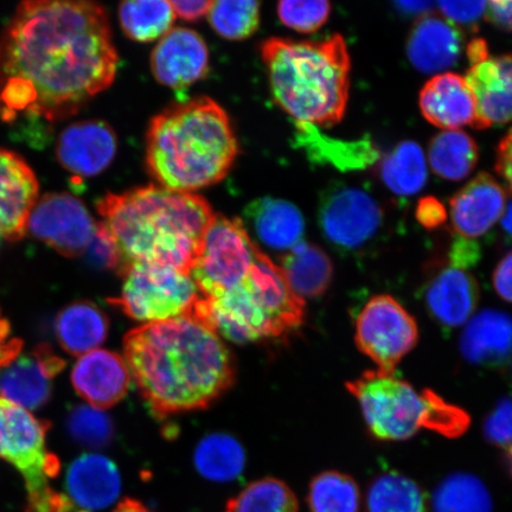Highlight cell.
<instances>
[{
  "instance_id": "obj_15",
  "label": "cell",
  "mask_w": 512,
  "mask_h": 512,
  "mask_svg": "<svg viewBox=\"0 0 512 512\" xmlns=\"http://www.w3.org/2000/svg\"><path fill=\"white\" fill-rule=\"evenodd\" d=\"M118 139L112 127L100 120H83L63 128L56 142V158L76 178L104 172L117 155Z\"/></svg>"
},
{
  "instance_id": "obj_7",
  "label": "cell",
  "mask_w": 512,
  "mask_h": 512,
  "mask_svg": "<svg viewBox=\"0 0 512 512\" xmlns=\"http://www.w3.org/2000/svg\"><path fill=\"white\" fill-rule=\"evenodd\" d=\"M347 389L360 405L369 432L381 441L408 440L422 430L457 438L470 426L464 409L431 389L419 392L395 373L369 370L347 383Z\"/></svg>"
},
{
  "instance_id": "obj_33",
  "label": "cell",
  "mask_w": 512,
  "mask_h": 512,
  "mask_svg": "<svg viewBox=\"0 0 512 512\" xmlns=\"http://www.w3.org/2000/svg\"><path fill=\"white\" fill-rule=\"evenodd\" d=\"M245 464V451L238 440L227 434L208 435L196 448V469L211 482H232L241 475Z\"/></svg>"
},
{
  "instance_id": "obj_25",
  "label": "cell",
  "mask_w": 512,
  "mask_h": 512,
  "mask_svg": "<svg viewBox=\"0 0 512 512\" xmlns=\"http://www.w3.org/2000/svg\"><path fill=\"white\" fill-rule=\"evenodd\" d=\"M67 491L70 501L85 511L111 507L121 491L118 467L100 454H83L69 467Z\"/></svg>"
},
{
  "instance_id": "obj_55",
  "label": "cell",
  "mask_w": 512,
  "mask_h": 512,
  "mask_svg": "<svg viewBox=\"0 0 512 512\" xmlns=\"http://www.w3.org/2000/svg\"><path fill=\"white\" fill-rule=\"evenodd\" d=\"M511 380H512V364H511Z\"/></svg>"
},
{
  "instance_id": "obj_54",
  "label": "cell",
  "mask_w": 512,
  "mask_h": 512,
  "mask_svg": "<svg viewBox=\"0 0 512 512\" xmlns=\"http://www.w3.org/2000/svg\"><path fill=\"white\" fill-rule=\"evenodd\" d=\"M505 460H507L508 469L512 477V451L505 452Z\"/></svg>"
},
{
  "instance_id": "obj_11",
  "label": "cell",
  "mask_w": 512,
  "mask_h": 512,
  "mask_svg": "<svg viewBox=\"0 0 512 512\" xmlns=\"http://www.w3.org/2000/svg\"><path fill=\"white\" fill-rule=\"evenodd\" d=\"M320 229L332 246L360 252L380 235L386 214L368 189L337 182L326 188L318 206Z\"/></svg>"
},
{
  "instance_id": "obj_30",
  "label": "cell",
  "mask_w": 512,
  "mask_h": 512,
  "mask_svg": "<svg viewBox=\"0 0 512 512\" xmlns=\"http://www.w3.org/2000/svg\"><path fill=\"white\" fill-rule=\"evenodd\" d=\"M364 507L366 512H430L431 499L415 480L390 471L371 480Z\"/></svg>"
},
{
  "instance_id": "obj_28",
  "label": "cell",
  "mask_w": 512,
  "mask_h": 512,
  "mask_svg": "<svg viewBox=\"0 0 512 512\" xmlns=\"http://www.w3.org/2000/svg\"><path fill=\"white\" fill-rule=\"evenodd\" d=\"M108 319L98 306L89 302L70 304L56 319V336L64 351L83 356L100 347L108 335Z\"/></svg>"
},
{
  "instance_id": "obj_16",
  "label": "cell",
  "mask_w": 512,
  "mask_h": 512,
  "mask_svg": "<svg viewBox=\"0 0 512 512\" xmlns=\"http://www.w3.org/2000/svg\"><path fill=\"white\" fill-rule=\"evenodd\" d=\"M151 70L160 85L174 89L194 85L209 72L207 43L194 30L171 29L152 51Z\"/></svg>"
},
{
  "instance_id": "obj_2",
  "label": "cell",
  "mask_w": 512,
  "mask_h": 512,
  "mask_svg": "<svg viewBox=\"0 0 512 512\" xmlns=\"http://www.w3.org/2000/svg\"><path fill=\"white\" fill-rule=\"evenodd\" d=\"M125 361L158 416L206 408L235 379L232 354L195 316L144 324L124 339Z\"/></svg>"
},
{
  "instance_id": "obj_27",
  "label": "cell",
  "mask_w": 512,
  "mask_h": 512,
  "mask_svg": "<svg viewBox=\"0 0 512 512\" xmlns=\"http://www.w3.org/2000/svg\"><path fill=\"white\" fill-rule=\"evenodd\" d=\"M245 214L256 236L267 247L288 252L303 242L304 216L291 202L260 198L249 204Z\"/></svg>"
},
{
  "instance_id": "obj_13",
  "label": "cell",
  "mask_w": 512,
  "mask_h": 512,
  "mask_svg": "<svg viewBox=\"0 0 512 512\" xmlns=\"http://www.w3.org/2000/svg\"><path fill=\"white\" fill-rule=\"evenodd\" d=\"M98 232V223L79 197L48 192L38 198L28 222V233L66 258L86 254Z\"/></svg>"
},
{
  "instance_id": "obj_14",
  "label": "cell",
  "mask_w": 512,
  "mask_h": 512,
  "mask_svg": "<svg viewBox=\"0 0 512 512\" xmlns=\"http://www.w3.org/2000/svg\"><path fill=\"white\" fill-rule=\"evenodd\" d=\"M38 198L40 182L27 160L0 147V248L25 238Z\"/></svg>"
},
{
  "instance_id": "obj_6",
  "label": "cell",
  "mask_w": 512,
  "mask_h": 512,
  "mask_svg": "<svg viewBox=\"0 0 512 512\" xmlns=\"http://www.w3.org/2000/svg\"><path fill=\"white\" fill-rule=\"evenodd\" d=\"M192 316L229 341L258 342L298 329L305 302L288 285L280 266L261 253L240 284L220 297L200 298Z\"/></svg>"
},
{
  "instance_id": "obj_19",
  "label": "cell",
  "mask_w": 512,
  "mask_h": 512,
  "mask_svg": "<svg viewBox=\"0 0 512 512\" xmlns=\"http://www.w3.org/2000/svg\"><path fill=\"white\" fill-rule=\"evenodd\" d=\"M465 80L476 99L475 128L512 123V54L489 56L471 66Z\"/></svg>"
},
{
  "instance_id": "obj_3",
  "label": "cell",
  "mask_w": 512,
  "mask_h": 512,
  "mask_svg": "<svg viewBox=\"0 0 512 512\" xmlns=\"http://www.w3.org/2000/svg\"><path fill=\"white\" fill-rule=\"evenodd\" d=\"M98 227L119 258V274L137 264L190 274L214 211L203 197L158 184L108 194L96 203Z\"/></svg>"
},
{
  "instance_id": "obj_34",
  "label": "cell",
  "mask_w": 512,
  "mask_h": 512,
  "mask_svg": "<svg viewBox=\"0 0 512 512\" xmlns=\"http://www.w3.org/2000/svg\"><path fill=\"white\" fill-rule=\"evenodd\" d=\"M118 15L125 35L133 41L144 43L163 38L176 19L171 3L162 0L121 3Z\"/></svg>"
},
{
  "instance_id": "obj_21",
  "label": "cell",
  "mask_w": 512,
  "mask_h": 512,
  "mask_svg": "<svg viewBox=\"0 0 512 512\" xmlns=\"http://www.w3.org/2000/svg\"><path fill=\"white\" fill-rule=\"evenodd\" d=\"M462 31L447 19L422 16L413 25L407 40L409 62L420 73L443 74L463 53Z\"/></svg>"
},
{
  "instance_id": "obj_44",
  "label": "cell",
  "mask_w": 512,
  "mask_h": 512,
  "mask_svg": "<svg viewBox=\"0 0 512 512\" xmlns=\"http://www.w3.org/2000/svg\"><path fill=\"white\" fill-rule=\"evenodd\" d=\"M23 343L12 337L8 319L0 312V369L9 366L21 354Z\"/></svg>"
},
{
  "instance_id": "obj_35",
  "label": "cell",
  "mask_w": 512,
  "mask_h": 512,
  "mask_svg": "<svg viewBox=\"0 0 512 512\" xmlns=\"http://www.w3.org/2000/svg\"><path fill=\"white\" fill-rule=\"evenodd\" d=\"M433 512H492L490 491L471 473H453L435 489L431 499Z\"/></svg>"
},
{
  "instance_id": "obj_49",
  "label": "cell",
  "mask_w": 512,
  "mask_h": 512,
  "mask_svg": "<svg viewBox=\"0 0 512 512\" xmlns=\"http://www.w3.org/2000/svg\"><path fill=\"white\" fill-rule=\"evenodd\" d=\"M172 9L175 11L176 17L182 18L183 21L196 22L198 19L208 15L213 2L208 0H178V2H170Z\"/></svg>"
},
{
  "instance_id": "obj_12",
  "label": "cell",
  "mask_w": 512,
  "mask_h": 512,
  "mask_svg": "<svg viewBox=\"0 0 512 512\" xmlns=\"http://www.w3.org/2000/svg\"><path fill=\"white\" fill-rule=\"evenodd\" d=\"M419 328L414 317L398 300L380 294L358 313L355 342L362 354L386 373L395 368L418 344Z\"/></svg>"
},
{
  "instance_id": "obj_26",
  "label": "cell",
  "mask_w": 512,
  "mask_h": 512,
  "mask_svg": "<svg viewBox=\"0 0 512 512\" xmlns=\"http://www.w3.org/2000/svg\"><path fill=\"white\" fill-rule=\"evenodd\" d=\"M297 142L313 162L341 171H360L380 160V150L369 136L342 140L325 136L316 126L297 125Z\"/></svg>"
},
{
  "instance_id": "obj_10",
  "label": "cell",
  "mask_w": 512,
  "mask_h": 512,
  "mask_svg": "<svg viewBox=\"0 0 512 512\" xmlns=\"http://www.w3.org/2000/svg\"><path fill=\"white\" fill-rule=\"evenodd\" d=\"M123 290L113 303L128 317L146 324L191 315L200 292L190 274L151 264L127 267Z\"/></svg>"
},
{
  "instance_id": "obj_41",
  "label": "cell",
  "mask_w": 512,
  "mask_h": 512,
  "mask_svg": "<svg viewBox=\"0 0 512 512\" xmlns=\"http://www.w3.org/2000/svg\"><path fill=\"white\" fill-rule=\"evenodd\" d=\"M484 435L492 445L512 451V399L498 402L484 422Z\"/></svg>"
},
{
  "instance_id": "obj_36",
  "label": "cell",
  "mask_w": 512,
  "mask_h": 512,
  "mask_svg": "<svg viewBox=\"0 0 512 512\" xmlns=\"http://www.w3.org/2000/svg\"><path fill=\"white\" fill-rule=\"evenodd\" d=\"M361 491L345 473L325 471L311 480L307 505L310 512H360Z\"/></svg>"
},
{
  "instance_id": "obj_42",
  "label": "cell",
  "mask_w": 512,
  "mask_h": 512,
  "mask_svg": "<svg viewBox=\"0 0 512 512\" xmlns=\"http://www.w3.org/2000/svg\"><path fill=\"white\" fill-rule=\"evenodd\" d=\"M437 5L447 21L458 29H476L486 12V2H440Z\"/></svg>"
},
{
  "instance_id": "obj_56",
  "label": "cell",
  "mask_w": 512,
  "mask_h": 512,
  "mask_svg": "<svg viewBox=\"0 0 512 512\" xmlns=\"http://www.w3.org/2000/svg\"><path fill=\"white\" fill-rule=\"evenodd\" d=\"M80 512H89V511L82 510V511H80Z\"/></svg>"
},
{
  "instance_id": "obj_53",
  "label": "cell",
  "mask_w": 512,
  "mask_h": 512,
  "mask_svg": "<svg viewBox=\"0 0 512 512\" xmlns=\"http://www.w3.org/2000/svg\"><path fill=\"white\" fill-rule=\"evenodd\" d=\"M502 227L504 232L512 238V200L507 204V207H505L502 219Z\"/></svg>"
},
{
  "instance_id": "obj_39",
  "label": "cell",
  "mask_w": 512,
  "mask_h": 512,
  "mask_svg": "<svg viewBox=\"0 0 512 512\" xmlns=\"http://www.w3.org/2000/svg\"><path fill=\"white\" fill-rule=\"evenodd\" d=\"M277 11L287 28L312 34L328 22L331 4L326 0H286L278 4Z\"/></svg>"
},
{
  "instance_id": "obj_48",
  "label": "cell",
  "mask_w": 512,
  "mask_h": 512,
  "mask_svg": "<svg viewBox=\"0 0 512 512\" xmlns=\"http://www.w3.org/2000/svg\"><path fill=\"white\" fill-rule=\"evenodd\" d=\"M496 170L512 191V130L508 132L497 147Z\"/></svg>"
},
{
  "instance_id": "obj_8",
  "label": "cell",
  "mask_w": 512,
  "mask_h": 512,
  "mask_svg": "<svg viewBox=\"0 0 512 512\" xmlns=\"http://www.w3.org/2000/svg\"><path fill=\"white\" fill-rule=\"evenodd\" d=\"M49 424L0 395V459L21 473L27 488V512H73L67 495L51 488L60 463L47 448Z\"/></svg>"
},
{
  "instance_id": "obj_17",
  "label": "cell",
  "mask_w": 512,
  "mask_h": 512,
  "mask_svg": "<svg viewBox=\"0 0 512 512\" xmlns=\"http://www.w3.org/2000/svg\"><path fill=\"white\" fill-rule=\"evenodd\" d=\"M63 368V360L48 345H40L0 369V395L29 412L41 408L50 398L51 381Z\"/></svg>"
},
{
  "instance_id": "obj_23",
  "label": "cell",
  "mask_w": 512,
  "mask_h": 512,
  "mask_svg": "<svg viewBox=\"0 0 512 512\" xmlns=\"http://www.w3.org/2000/svg\"><path fill=\"white\" fill-rule=\"evenodd\" d=\"M480 298L477 280L463 268L448 266L428 281L425 302L435 322L459 328L469 322Z\"/></svg>"
},
{
  "instance_id": "obj_47",
  "label": "cell",
  "mask_w": 512,
  "mask_h": 512,
  "mask_svg": "<svg viewBox=\"0 0 512 512\" xmlns=\"http://www.w3.org/2000/svg\"><path fill=\"white\" fill-rule=\"evenodd\" d=\"M486 18L496 28L512 32V2H486Z\"/></svg>"
},
{
  "instance_id": "obj_18",
  "label": "cell",
  "mask_w": 512,
  "mask_h": 512,
  "mask_svg": "<svg viewBox=\"0 0 512 512\" xmlns=\"http://www.w3.org/2000/svg\"><path fill=\"white\" fill-rule=\"evenodd\" d=\"M507 194L489 174H479L450 201L452 227L459 238L475 240L488 234L502 219Z\"/></svg>"
},
{
  "instance_id": "obj_31",
  "label": "cell",
  "mask_w": 512,
  "mask_h": 512,
  "mask_svg": "<svg viewBox=\"0 0 512 512\" xmlns=\"http://www.w3.org/2000/svg\"><path fill=\"white\" fill-rule=\"evenodd\" d=\"M478 158L475 139L463 131H444L428 146V160L434 174L446 181L459 182L469 177Z\"/></svg>"
},
{
  "instance_id": "obj_40",
  "label": "cell",
  "mask_w": 512,
  "mask_h": 512,
  "mask_svg": "<svg viewBox=\"0 0 512 512\" xmlns=\"http://www.w3.org/2000/svg\"><path fill=\"white\" fill-rule=\"evenodd\" d=\"M69 430L76 440L89 447L105 446L113 434L111 420L101 409L92 406L75 409L70 415Z\"/></svg>"
},
{
  "instance_id": "obj_24",
  "label": "cell",
  "mask_w": 512,
  "mask_h": 512,
  "mask_svg": "<svg viewBox=\"0 0 512 512\" xmlns=\"http://www.w3.org/2000/svg\"><path fill=\"white\" fill-rule=\"evenodd\" d=\"M465 360L478 367L498 368L512 357V317L485 310L466 323L459 343Z\"/></svg>"
},
{
  "instance_id": "obj_37",
  "label": "cell",
  "mask_w": 512,
  "mask_h": 512,
  "mask_svg": "<svg viewBox=\"0 0 512 512\" xmlns=\"http://www.w3.org/2000/svg\"><path fill=\"white\" fill-rule=\"evenodd\" d=\"M224 512H299V502L290 486L277 478H264L230 499Z\"/></svg>"
},
{
  "instance_id": "obj_52",
  "label": "cell",
  "mask_w": 512,
  "mask_h": 512,
  "mask_svg": "<svg viewBox=\"0 0 512 512\" xmlns=\"http://www.w3.org/2000/svg\"><path fill=\"white\" fill-rule=\"evenodd\" d=\"M113 512H152L147 509L143 503L136 501L133 498H126L123 502L117 505Z\"/></svg>"
},
{
  "instance_id": "obj_5",
  "label": "cell",
  "mask_w": 512,
  "mask_h": 512,
  "mask_svg": "<svg viewBox=\"0 0 512 512\" xmlns=\"http://www.w3.org/2000/svg\"><path fill=\"white\" fill-rule=\"evenodd\" d=\"M261 57L277 105L297 125L331 127L347 111L350 55L341 35L319 42L271 38Z\"/></svg>"
},
{
  "instance_id": "obj_1",
  "label": "cell",
  "mask_w": 512,
  "mask_h": 512,
  "mask_svg": "<svg viewBox=\"0 0 512 512\" xmlns=\"http://www.w3.org/2000/svg\"><path fill=\"white\" fill-rule=\"evenodd\" d=\"M118 64L104 6L23 2L0 32V120L48 130L111 87Z\"/></svg>"
},
{
  "instance_id": "obj_38",
  "label": "cell",
  "mask_w": 512,
  "mask_h": 512,
  "mask_svg": "<svg viewBox=\"0 0 512 512\" xmlns=\"http://www.w3.org/2000/svg\"><path fill=\"white\" fill-rule=\"evenodd\" d=\"M209 23L217 35L229 41L245 40L259 28L260 3L255 0L213 2Z\"/></svg>"
},
{
  "instance_id": "obj_51",
  "label": "cell",
  "mask_w": 512,
  "mask_h": 512,
  "mask_svg": "<svg viewBox=\"0 0 512 512\" xmlns=\"http://www.w3.org/2000/svg\"><path fill=\"white\" fill-rule=\"evenodd\" d=\"M434 4L432 2H398L396 3V8L403 12L406 15H418V16H426L430 15V12L433 10Z\"/></svg>"
},
{
  "instance_id": "obj_50",
  "label": "cell",
  "mask_w": 512,
  "mask_h": 512,
  "mask_svg": "<svg viewBox=\"0 0 512 512\" xmlns=\"http://www.w3.org/2000/svg\"><path fill=\"white\" fill-rule=\"evenodd\" d=\"M466 56L471 66L483 62L490 56L488 43H486L483 38H473V40L467 44Z\"/></svg>"
},
{
  "instance_id": "obj_46",
  "label": "cell",
  "mask_w": 512,
  "mask_h": 512,
  "mask_svg": "<svg viewBox=\"0 0 512 512\" xmlns=\"http://www.w3.org/2000/svg\"><path fill=\"white\" fill-rule=\"evenodd\" d=\"M492 283L498 296L512 304V251L498 262Z\"/></svg>"
},
{
  "instance_id": "obj_43",
  "label": "cell",
  "mask_w": 512,
  "mask_h": 512,
  "mask_svg": "<svg viewBox=\"0 0 512 512\" xmlns=\"http://www.w3.org/2000/svg\"><path fill=\"white\" fill-rule=\"evenodd\" d=\"M416 220L426 229H437L446 222L447 211L438 198L427 196L421 198L416 207Z\"/></svg>"
},
{
  "instance_id": "obj_20",
  "label": "cell",
  "mask_w": 512,
  "mask_h": 512,
  "mask_svg": "<svg viewBox=\"0 0 512 512\" xmlns=\"http://www.w3.org/2000/svg\"><path fill=\"white\" fill-rule=\"evenodd\" d=\"M131 373L123 357L96 349L83 355L72 371L75 392L94 408H111L125 398Z\"/></svg>"
},
{
  "instance_id": "obj_9",
  "label": "cell",
  "mask_w": 512,
  "mask_h": 512,
  "mask_svg": "<svg viewBox=\"0 0 512 512\" xmlns=\"http://www.w3.org/2000/svg\"><path fill=\"white\" fill-rule=\"evenodd\" d=\"M261 253L240 219L215 214L190 270L201 298L220 297L232 290L247 277Z\"/></svg>"
},
{
  "instance_id": "obj_22",
  "label": "cell",
  "mask_w": 512,
  "mask_h": 512,
  "mask_svg": "<svg viewBox=\"0 0 512 512\" xmlns=\"http://www.w3.org/2000/svg\"><path fill=\"white\" fill-rule=\"evenodd\" d=\"M419 106L428 123L445 131L475 127L477 107L475 95L462 76L443 73L433 76L421 89Z\"/></svg>"
},
{
  "instance_id": "obj_29",
  "label": "cell",
  "mask_w": 512,
  "mask_h": 512,
  "mask_svg": "<svg viewBox=\"0 0 512 512\" xmlns=\"http://www.w3.org/2000/svg\"><path fill=\"white\" fill-rule=\"evenodd\" d=\"M288 285L302 299L318 298L328 291L334 266L322 248L300 242L281 260Z\"/></svg>"
},
{
  "instance_id": "obj_32",
  "label": "cell",
  "mask_w": 512,
  "mask_h": 512,
  "mask_svg": "<svg viewBox=\"0 0 512 512\" xmlns=\"http://www.w3.org/2000/svg\"><path fill=\"white\" fill-rule=\"evenodd\" d=\"M427 163L421 146L406 140L382 159L380 176L395 195L407 197L418 194L427 183Z\"/></svg>"
},
{
  "instance_id": "obj_45",
  "label": "cell",
  "mask_w": 512,
  "mask_h": 512,
  "mask_svg": "<svg viewBox=\"0 0 512 512\" xmlns=\"http://www.w3.org/2000/svg\"><path fill=\"white\" fill-rule=\"evenodd\" d=\"M479 258L480 251L475 241L459 238L458 236V239L453 242L450 254L451 266L467 270V268L476 265Z\"/></svg>"
},
{
  "instance_id": "obj_4",
  "label": "cell",
  "mask_w": 512,
  "mask_h": 512,
  "mask_svg": "<svg viewBox=\"0 0 512 512\" xmlns=\"http://www.w3.org/2000/svg\"><path fill=\"white\" fill-rule=\"evenodd\" d=\"M238 155L232 121L207 96L166 108L147 130V170L169 190L194 194L221 182Z\"/></svg>"
}]
</instances>
